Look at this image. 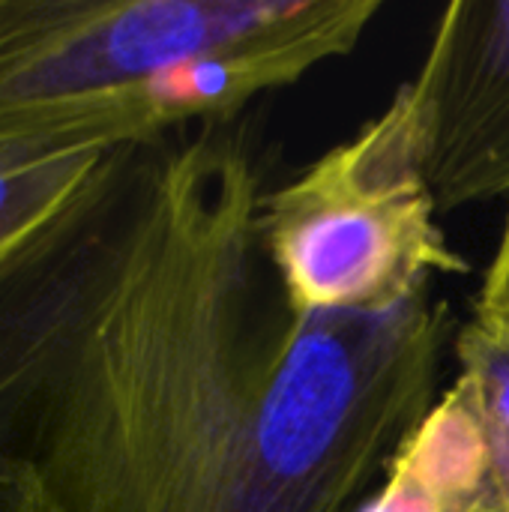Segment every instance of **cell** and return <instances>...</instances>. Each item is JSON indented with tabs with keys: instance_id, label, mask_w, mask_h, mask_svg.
I'll list each match as a JSON object with an SVG mask.
<instances>
[{
	"instance_id": "obj_1",
	"label": "cell",
	"mask_w": 509,
	"mask_h": 512,
	"mask_svg": "<svg viewBox=\"0 0 509 512\" xmlns=\"http://www.w3.org/2000/svg\"><path fill=\"white\" fill-rule=\"evenodd\" d=\"M237 123L102 153L0 270V462L54 512H360L441 399L429 291L294 312Z\"/></svg>"
},
{
	"instance_id": "obj_2",
	"label": "cell",
	"mask_w": 509,
	"mask_h": 512,
	"mask_svg": "<svg viewBox=\"0 0 509 512\" xmlns=\"http://www.w3.org/2000/svg\"><path fill=\"white\" fill-rule=\"evenodd\" d=\"M408 102H393L264 195L261 231L285 297L303 318L378 315L471 270L438 225Z\"/></svg>"
},
{
	"instance_id": "obj_3",
	"label": "cell",
	"mask_w": 509,
	"mask_h": 512,
	"mask_svg": "<svg viewBox=\"0 0 509 512\" xmlns=\"http://www.w3.org/2000/svg\"><path fill=\"white\" fill-rule=\"evenodd\" d=\"M300 0H0V147L111 150L162 69L270 30Z\"/></svg>"
},
{
	"instance_id": "obj_4",
	"label": "cell",
	"mask_w": 509,
	"mask_h": 512,
	"mask_svg": "<svg viewBox=\"0 0 509 512\" xmlns=\"http://www.w3.org/2000/svg\"><path fill=\"white\" fill-rule=\"evenodd\" d=\"M438 213L509 195V0H456L399 87Z\"/></svg>"
},
{
	"instance_id": "obj_5",
	"label": "cell",
	"mask_w": 509,
	"mask_h": 512,
	"mask_svg": "<svg viewBox=\"0 0 509 512\" xmlns=\"http://www.w3.org/2000/svg\"><path fill=\"white\" fill-rule=\"evenodd\" d=\"M360 512H501L483 426L453 381Z\"/></svg>"
},
{
	"instance_id": "obj_6",
	"label": "cell",
	"mask_w": 509,
	"mask_h": 512,
	"mask_svg": "<svg viewBox=\"0 0 509 512\" xmlns=\"http://www.w3.org/2000/svg\"><path fill=\"white\" fill-rule=\"evenodd\" d=\"M102 153L0 147V270L63 210Z\"/></svg>"
},
{
	"instance_id": "obj_7",
	"label": "cell",
	"mask_w": 509,
	"mask_h": 512,
	"mask_svg": "<svg viewBox=\"0 0 509 512\" xmlns=\"http://www.w3.org/2000/svg\"><path fill=\"white\" fill-rule=\"evenodd\" d=\"M456 384L465 390L489 447L501 512H509V333L468 321L456 333Z\"/></svg>"
},
{
	"instance_id": "obj_8",
	"label": "cell",
	"mask_w": 509,
	"mask_h": 512,
	"mask_svg": "<svg viewBox=\"0 0 509 512\" xmlns=\"http://www.w3.org/2000/svg\"><path fill=\"white\" fill-rule=\"evenodd\" d=\"M471 321L498 333H509V219L501 231V243L492 255V264L483 276V285L477 291Z\"/></svg>"
},
{
	"instance_id": "obj_9",
	"label": "cell",
	"mask_w": 509,
	"mask_h": 512,
	"mask_svg": "<svg viewBox=\"0 0 509 512\" xmlns=\"http://www.w3.org/2000/svg\"><path fill=\"white\" fill-rule=\"evenodd\" d=\"M0 512H54V507L21 465L0 462Z\"/></svg>"
}]
</instances>
